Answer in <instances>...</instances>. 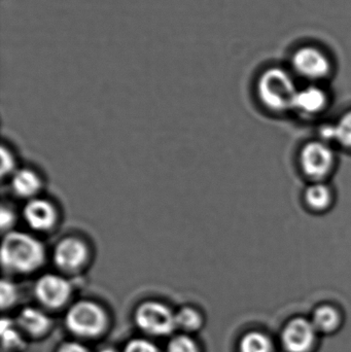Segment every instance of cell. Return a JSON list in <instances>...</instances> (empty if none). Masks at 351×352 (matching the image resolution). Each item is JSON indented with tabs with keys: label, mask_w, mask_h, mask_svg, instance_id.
I'll return each instance as SVG.
<instances>
[{
	"label": "cell",
	"mask_w": 351,
	"mask_h": 352,
	"mask_svg": "<svg viewBox=\"0 0 351 352\" xmlns=\"http://www.w3.org/2000/svg\"><path fill=\"white\" fill-rule=\"evenodd\" d=\"M295 72L309 80H321L331 72V61L328 56L315 47H302L292 57Z\"/></svg>",
	"instance_id": "7"
},
{
	"label": "cell",
	"mask_w": 351,
	"mask_h": 352,
	"mask_svg": "<svg viewBox=\"0 0 351 352\" xmlns=\"http://www.w3.org/2000/svg\"><path fill=\"white\" fill-rule=\"evenodd\" d=\"M25 223L37 233H47L57 226L58 209L52 201L41 197L27 201L22 211Z\"/></svg>",
	"instance_id": "9"
},
{
	"label": "cell",
	"mask_w": 351,
	"mask_h": 352,
	"mask_svg": "<svg viewBox=\"0 0 351 352\" xmlns=\"http://www.w3.org/2000/svg\"><path fill=\"white\" fill-rule=\"evenodd\" d=\"M91 252L88 243L78 236H67L56 244L53 262L62 272L76 273L87 266Z\"/></svg>",
	"instance_id": "6"
},
{
	"label": "cell",
	"mask_w": 351,
	"mask_h": 352,
	"mask_svg": "<svg viewBox=\"0 0 351 352\" xmlns=\"http://www.w3.org/2000/svg\"><path fill=\"white\" fill-rule=\"evenodd\" d=\"M202 318L197 310L192 307H183L175 314L177 328L185 331H195L200 328Z\"/></svg>",
	"instance_id": "18"
},
{
	"label": "cell",
	"mask_w": 351,
	"mask_h": 352,
	"mask_svg": "<svg viewBox=\"0 0 351 352\" xmlns=\"http://www.w3.org/2000/svg\"><path fill=\"white\" fill-rule=\"evenodd\" d=\"M304 201L311 210L323 212L334 203L333 190L325 182H313L305 188Z\"/></svg>",
	"instance_id": "14"
},
{
	"label": "cell",
	"mask_w": 351,
	"mask_h": 352,
	"mask_svg": "<svg viewBox=\"0 0 351 352\" xmlns=\"http://www.w3.org/2000/svg\"><path fill=\"white\" fill-rule=\"evenodd\" d=\"M8 179L12 194L27 201L38 197L43 186L41 175L31 168H18Z\"/></svg>",
	"instance_id": "12"
},
{
	"label": "cell",
	"mask_w": 351,
	"mask_h": 352,
	"mask_svg": "<svg viewBox=\"0 0 351 352\" xmlns=\"http://www.w3.org/2000/svg\"><path fill=\"white\" fill-rule=\"evenodd\" d=\"M47 258L43 242L21 231L4 234L1 244L2 267L16 274H31L38 270Z\"/></svg>",
	"instance_id": "1"
},
{
	"label": "cell",
	"mask_w": 351,
	"mask_h": 352,
	"mask_svg": "<svg viewBox=\"0 0 351 352\" xmlns=\"http://www.w3.org/2000/svg\"><path fill=\"white\" fill-rule=\"evenodd\" d=\"M18 324L29 334L38 336V335L45 334L49 330L51 327V320L41 310L27 307L19 314Z\"/></svg>",
	"instance_id": "15"
},
{
	"label": "cell",
	"mask_w": 351,
	"mask_h": 352,
	"mask_svg": "<svg viewBox=\"0 0 351 352\" xmlns=\"http://www.w3.org/2000/svg\"><path fill=\"white\" fill-rule=\"evenodd\" d=\"M299 163L303 173L313 182H325L335 168V151L328 142L313 140L303 146Z\"/></svg>",
	"instance_id": "4"
},
{
	"label": "cell",
	"mask_w": 351,
	"mask_h": 352,
	"mask_svg": "<svg viewBox=\"0 0 351 352\" xmlns=\"http://www.w3.org/2000/svg\"><path fill=\"white\" fill-rule=\"evenodd\" d=\"M124 352H160L158 347L146 339H134L130 341Z\"/></svg>",
	"instance_id": "24"
},
{
	"label": "cell",
	"mask_w": 351,
	"mask_h": 352,
	"mask_svg": "<svg viewBox=\"0 0 351 352\" xmlns=\"http://www.w3.org/2000/svg\"><path fill=\"white\" fill-rule=\"evenodd\" d=\"M135 322L140 330L152 336H166L177 328L174 312L158 301L140 304L135 312Z\"/></svg>",
	"instance_id": "5"
},
{
	"label": "cell",
	"mask_w": 351,
	"mask_h": 352,
	"mask_svg": "<svg viewBox=\"0 0 351 352\" xmlns=\"http://www.w3.org/2000/svg\"><path fill=\"white\" fill-rule=\"evenodd\" d=\"M58 352H89L88 349L78 342H66L60 346Z\"/></svg>",
	"instance_id": "25"
},
{
	"label": "cell",
	"mask_w": 351,
	"mask_h": 352,
	"mask_svg": "<svg viewBox=\"0 0 351 352\" xmlns=\"http://www.w3.org/2000/svg\"><path fill=\"white\" fill-rule=\"evenodd\" d=\"M71 283L55 273H47L37 279L34 293L37 300L49 308H59L69 300L71 296Z\"/></svg>",
	"instance_id": "8"
},
{
	"label": "cell",
	"mask_w": 351,
	"mask_h": 352,
	"mask_svg": "<svg viewBox=\"0 0 351 352\" xmlns=\"http://www.w3.org/2000/svg\"><path fill=\"white\" fill-rule=\"evenodd\" d=\"M317 332L311 320L299 318L291 320L282 331V341L288 352H308L315 346Z\"/></svg>",
	"instance_id": "10"
},
{
	"label": "cell",
	"mask_w": 351,
	"mask_h": 352,
	"mask_svg": "<svg viewBox=\"0 0 351 352\" xmlns=\"http://www.w3.org/2000/svg\"><path fill=\"white\" fill-rule=\"evenodd\" d=\"M319 140L351 150V111H346L334 123L321 126Z\"/></svg>",
	"instance_id": "13"
},
{
	"label": "cell",
	"mask_w": 351,
	"mask_h": 352,
	"mask_svg": "<svg viewBox=\"0 0 351 352\" xmlns=\"http://www.w3.org/2000/svg\"><path fill=\"white\" fill-rule=\"evenodd\" d=\"M313 326L317 332L331 333L337 330L341 322V316L336 308L325 305L317 308L313 316Z\"/></svg>",
	"instance_id": "16"
},
{
	"label": "cell",
	"mask_w": 351,
	"mask_h": 352,
	"mask_svg": "<svg viewBox=\"0 0 351 352\" xmlns=\"http://www.w3.org/2000/svg\"><path fill=\"white\" fill-rule=\"evenodd\" d=\"M16 221V217L14 209L3 205L1 207V211H0V226H1L2 232L6 234L8 232L14 231L12 228H14Z\"/></svg>",
	"instance_id": "23"
},
{
	"label": "cell",
	"mask_w": 351,
	"mask_h": 352,
	"mask_svg": "<svg viewBox=\"0 0 351 352\" xmlns=\"http://www.w3.org/2000/svg\"><path fill=\"white\" fill-rule=\"evenodd\" d=\"M70 332L80 337H95L106 328L107 316L104 309L95 302L80 301L72 305L65 318Z\"/></svg>",
	"instance_id": "3"
},
{
	"label": "cell",
	"mask_w": 351,
	"mask_h": 352,
	"mask_svg": "<svg viewBox=\"0 0 351 352\" xmlns=\"http://www.w3.org/2000/svg\"><path fill=\"white\" fill-rule=\"evenodd\" d=\"M240 352H274L273 341L261 332H251L245 335L239 344Z\"/></svg>",
	"instance_id": "17"
},
{
	"label": "cell",
	"mask_w": 351,
	"mask_h": 352,
	"mask_svg": "<svg viewBox=\"0 0 351 352\" xmlns=\"http://www.w3.org/2000/svg\"><path fill=\"white\" fill-rule=\"evenodd\" d=\"M299 88L288 70L280 67L268 68L257 82V94L262 104L273 113L293 111Z\"/></svg>",
	"instance_id": "2"
},
{
	"label": "cell",
	"mask_w": 351,
	"mask_h": 352,
	"mask_svg": "<svg viewBox=\"0 0 351 352\" xmlns=\"http://www.w3.org/2000/svg\"><path fill=\"white\" fill-rule=\"evenodd\" d=\"M329 105V95L319 86L299 89L295 98L293 111L304 118L321 115Z\"/></svg>",
	"instance_id": "11"
},
{
	"label": "cell",
	"mask_w": 351,
	"mask_h": 352,
	"mask_svg": "<svg viewBox=\"0 0 351 352\" xmlns=\"http://www.w3.org/2000/svg\"><path fill=\"white\" fill-rule=\"evenodd\" d=\"M167 352H199V349L191 337L179 335L171 339Z\"/></svg>",
	"instance_id": "20"
},
{
	"label": "cell",
	"mask_w": 351,
	"mask_h": 352,
	"mask_svg": "<svg viewBox=\"0 0 351 352\" xmlns=\"http://www.w3.org/2000/svg\"><path fill=\"white\" fill-rule=\"evenodd\" d=\"M0 296H1V307L3 309L10 307L18 300V287L8 279H3L0 285Z\"/></svg>",
	"instance_id": "21"
},
{
	"label": "cell",
	"mask_w": 351,
	"mask_h": 352,
	"mask_svg": "<svg viewBox=\"0 0 351 352\" xmlns=\"http://www.w3.org/2000/svg\"><path fill=\"white\" fill-rule=\"evenodd\" d=\"M100 352H117V351H115V349H103V351H101Z\"/></svg>",
	"instance_id": "26"
},
{
	"label": "cell",
	"mask_w": 351,
	"mask_h": 352,
	"mask_svg": "<svg viewBox=\"0 0 351 352\" xmlns=\"http://www.w3.org/2000/svg\"><path fill=\"white\" fill-rule=\"evenodd\" d=\"M1 176L2 178L10 177L16 173V159L10 150L5 146H2L1 148Z\"/></svg>",
	"instance_id": "22"
},
{
	"label": "cell",
	"mask_w": 351,
	"mask_h": 352,
	"mask_svg": "<svg viewBox=\"0 0 351 352\" xmlns=\"http://www.w3.org/2000/svg\"><path fill=\"white\" fill-rule=\"evenodd\" d=\"M1 338L2 346L8 351L23 346L22 337L14 328V322L8 318H2L1 320Z\"/></svg>",
	"instance_id": "19"
}]
</instances>
